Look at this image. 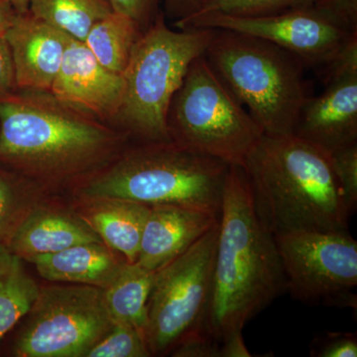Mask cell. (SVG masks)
I'll return each mask as SVG.
<instances>
[{"mask_svg":"<svg viewBox=\"0 0 357 357\" xmlns=\"http://www.w3.org/2000/svg\"><path fill=\"white\" fill-rule=\"evenodd\" d=\"M162 0H109L112 10L124 14L138 23L143 31L158 15Z\"/></svg>","mask_w":357,"mask_h":357,"instance_id":"obj_28","label":"cell"},{"mask_svg":"<svg viewBox=\"0 0 357 357\" xmlns=\"http://www.w3.org/2000/svg\"><path fill=\"white\" fill-rule=\"evenodd\" d=\"M274 237L294 299L356 309L357 243L349 230H295Z\"/></svg>","mask_w":357,"mask_h":357,"instance_id":"obj_10","label":"cell"},{"mask_svg":"<svg viewBox=\"0 0 357 357\" xmlns=\"http://www.w3.org/2000/svg\"><path fill=\"white\" fill-rule=\"evenodd\" d=\"M17 14L9 0H0V35H6Z\"/></svg>","mask_w":357,"mask_h":357,"instance_id":"obj_32","label":"cell"},{"mask_svg":"<svg viewBox=\"0 0 357 357\" xmlns=\"http://www.w3.org/2000/svg\"><path fill=\"white\" fill-rule=\"evenodd\" d=\"M311 356L356 357L357 337L354 333H326L312 340Z\"/></svg>","mask_w":357,"mask_h":357,"instance_id":"obj_27","label":"cell"},{"mask_svg":"<svg viewBox=\"0 0 357 357\" xmlns=\"http://www.w3.org/2000/svg\"><path fill=\"white\" fill-rule=\"evenodd\" d=\"M314 6L352 32H357V0H319Z\"/></svg>","mask_w":357,"mask_h":357,"instance_id":"obj_29","label":"cell"},{"mask_svg":"<svg viewBox=\"0 0 357 357\" xmlns=\"http://www.w3.org/2000/svg\"><path fill=\"white\" fill-rule=\"evenodd\" d=\"M321 70L325 89L305 100L293 135L330 154L357 143V35Z\"/></svg>","mask_w":357,"mask_h":357,"instance_id":"obj_12","label":"cell"},{"mask_svg":"<svg viewBox=\"0 0 357 357\" xmlns=\"http://www.w3.org/2000/svg\"><path fill=\"white\" fill-rule=\"evenodd\" d=\"M27 314L16 356L84 357L114 324L103 289L83 284L40 289Z\"/></svg>","mask_w":357,"mask_h":357,"instance_id":"obj_9","label":"cell"},{"mask_svg":"<svg viewBox=\"0 0 357 357\" xmlns=\"http://www.w3.org/2000/svg\"><path fill=\"white\" fill-rule=\"evenodd\" d=\"M56 100L0 95V166L18 174L66 175L98 161L114 135Z\"/></svg>","mask_w":357,"mask_h":357,"instance_id":"obj_3","label":"cell"},{"mask_svg":"<svg viewBox=\"0 0 357 357\" xmlns=\"http://www.w3.org/2000/svg\"><path fill=\"white\" fill-rule=\"evenodd\" d=\"M319 0H204L198 13H218L256 17L314 6ZM195 14V15H196Z\"/></svg>","mask_w":357,"mask_h":357,"instance_id":"obj_23","label":"cell"},{"mask_svg":"<svg viewBox=\"0 0 357 357\" xmlns=\"http://www.w3.org/2000/svg\"><path fill=\"white\" fill-rule=\"evenodd\" d=\"M215 28L174 31L162 11L136 42L124 70L126 96L119 119L141 142L170 140L167 115L190 66L204 55Z\"/></svg>","mask_w":357,"mask_h":357,"instance_id":"obj_6","label":"cell"},{"mask_svg":"<svg viewBox=\"0 0 357 357\" xmlns=\"http://www.w3.org/2000/svg\"><path fill=\"white\" fill-rule=\"evenodd\" d=\"M211 69L267 135H290L309 98L297 56L266 40L215 29L204 54Z\"/></svg>","mask_w":357,"mask_h":357,"instance_id":"obj_5","label":"cell"},{"mask_svg":"<svg viewBox=\"0 0 357 357\" xmlns=\"http://www.w3.org/2000/svg\"><path fill=\"white\" fill-rule=\"evenodd\" d=\"M155 273L137 262H126L114 282L103 290L112 321L130 324L144 333L147 304Z\"/></svg>","mask_w":357,"mask_h":357,"instance_id":"obj_19","label":"cell"},{"mask_svg":"<svg viewBox=\"0 0 357 357\" xmlns=\"http://www.w3.org/2000/svg\"><path fill=\"white\" fill-rule=\"evenodd\" d=\"M330 159L352 215L357 206V143L335 150L330 153Z\"/></svg>","mask_w":357,"mask_h":357,"instance_id":"obj_26","label":"cell"},{"mask_svg":"<svg viewBox=\"0 0 357 357\" xmlns=\"http://www.w3.org/2000/svg\"><path fill=\"white\" fill-rule=\"evenodd\" d=\"M285 292V274L275 237L256 215L243 167L229 166L210 298L191 337L217 344L222 357L223 345L243 340L246 324Z\"/></svg>","mask_w":357,"mask_h":357,"instance_id":"obj_1","label":"cell"},{"mask_svg":"<svg viewBox=\"0 0 357 357\" xmlns=\"http://www.w3.org/2000/svg\"><path fill=\"white\" fill-rule=\"evenodd\" d=\"M218 236V222L155 273L144 330L151 356L172 352L198 330L210 298Z\"/></svg>","mask_w":357,"mask_h":357,"instance_id":"obj_8","label":"cell"},{"mask_svg":"<svg viewBox=\"0 0 357 357\" xmlns=\"http://www.w3.org/2000/svg\"><path fill=\"white\" fill-rule=\"evenodd\" d=\"M40 276L52 282H70L105 290L116 278L126 260L119 259L103 243L77 244L58 252L28 258Z\"/></svg>","mask_w":357,"mask_h":357,"instance_id":"obj_17","label":"cell"},{"mask_svg":"<svg viewBox=\"0 0 357 357\" xmlns=\"http://www.w3.org/2000/svg\"><path fill=\"white\" fill-rule=\"evenodd\" d=\"M167 128L171 140L229 166L243 167L264 134L204 55L194 60L174 95Z\"/></svg>","mask_w":357,"mask_h":357,"instance_id":"obj_7","label":"cell"},{"mask_svg":"<svg viewBox=\"0 0 357 357\" xmlns=\"http://www.w3.org/2000/svg\"><path fill=\"white\" fill-rule=\"evenodd\" d=\"M91 243L102 241L81 215L41 208L26 213L6 246L26 260Z\"/></svg>","mask_w":357,"mask_h":357,"instance_id":"obj_16","label":"cell"},{"mask_svg":"<svg viewBox=\"0 0 357 357\" xmlns=\"http://www.w3.org/2000/svg\"><path fill=\"white\" fill-rule=\"evenodd\" d=\"M18 14L28 13L29 0H9Z\"/></svg>","mask_w":357,"mask_h":357,"instance_id":"obj_33","label":"cell"},{"mask_svg":"<svg viewBox=\"0 0 357 357\" xmlns=\"http://www.w3.org/2000/svg\"><path fill=\"white\" fill-rule=\"evenodd\" d=\"M142 33L132 18L112 10L91 27L84 43L103 67L123 75Z\"/></svg>","mask_w":357,"mask_h":357,"instance_id":"obj_20","label":"cell"},{"mask_svg":"<svg viewBox=\"0 0 357 357\" xmlns=\"http://www.w3.org/2000/svg\"><path fill=\"white\" fill-rule=\"evenodd\" d=\"M112 11L109 0H29L28 6L31 15L81 42Z\"/></svg>","mask_w":357,"mask_h":357,"instance_id":"obj_22","label":"cell"},{"mask_svg":"<svg viewBox=\"0 0 357 357\" xmlns=\"http://www.w3.org/2000/svg\"><path fill=\"white\" fill-rule=\"evenodd\" d=\"M26 213V202L17 175L0 166V244L7 245Z\"/></svg>","mask_w":357,"mask_h":357,"instance_id":"obj_25","label":"cell"},{"mask_svg":"<svg viewBox=\"0 0 357 357\" xmlns=\"http://www.w3.org/2000/svg\"><path fill=\"white\" fill-rule=\"evenodd\" d=\"M16 89L50 91L72 37L29 13L17 14L6 33Z\"/></svg>","mask_w":357,"mask_h":357,"instance_id":"obj_14","label":"cell"},{"mask_svg":"<svg viewBox=\"0 0 357 357\" xmlns=\"http://www.w3.org/2000/svg\"><path fill=\"white\" fill-rule=\"evenodd\" d=\"M218 220L220 215L210 211L178 204H152L136 262L157 271L191 248Z\"/></svg>","mask_w":357,"mask_h":357,"instance_id":"obj_15","label":"cell"},{"mask_svg":"<svg viewBox=\"0 0 357 357\" xmlns=\"http://www.w3.org/2000/svg\"><path fill=\"white\" fill-rule=\"evenodd\" d=\"M39 291L23 259L0 244V342L31 310Z\"/></svg>","mask_w":357,"mask_h":357,"instance_id":"obj_21","label":"cell"},{"mask_svg":"<svg viewBox=\"0 0 357 357\" xmlns=\"http://www.w3.org/2000/svg\"><path fill=\"white\" fill-rule=\"evenodd\" d=\"M169 17L176 22L191 17L198 13L203 6L204 0H162Z\"/></svg>","mask_w":357,"mask_h":357,"instance_id":"obj_31","label":"cell"},{"mask_svg":"<svg viewBox=\"0 0 357 357\" xmlns=\"http://www.w3.org/2000/svg\"><path fill=\"white\" fill-rule=\"evenodd\" d=\"M144 333L130 324L115 321L112 330L88 352L86 357H148Z\"/></svg>","mask_w":357,"mask_h":357,"instance_id":"obj_24","label":"cell"},{"mask_svg":"<svg viewBox=\"0 0 357 357\" xmlns=\"http://www.w3.org/2000/svg\"><path fill=\"white\" fill-rule=\"evenodd\" d=\"M176 25L180 29L215 28L258 37L297 56L305 67L319 70L330 64L357 35L314 6L256 17L201 13Z\"/></svg>","mask_w":357,"mask_h":357,"instance_id":"obj_11","label":"cell"},{"mask_svg":"<svg viewBox=\"0 0 357 357\" xmlns=\"http://www.w3.org/2000/svg\"><path fill=\"white\" fill-rule=\"evenodd\" d=\"M243 169L256 215L274 236L347 230L351 213L325 150L293 134H263Z\"/></svg>","mask_w":357,"mask_h":357,"instance_id":"obj_2","label":"cell"},{"mask_svg":"<svg viewBox=\"0 0 357 357\" xmlns=\"http://www.w3.org/2000/svg\"><path fill=\"white\" fill-rule=\"evenodd\" d=\"M88 199L79 215L112 250L121 253L128 263L137 261L150 206L126 199Z\"/></svg>","mask_w":357,"mask_h":357,"instance_id":"obj_18","label":"cell"},{"mask_svg":"<svg viewBox=\"0 0 357 357\" xmlns=\"http://www.w3.org/2000/svg\"><path fill=\"white\" fill-rule=\"evenodd\" d=\"M229 165L173 140L146 141L83 189L86 199L170 204L220 215Z\"/></svg>","mask_w":357,"mask_h":357,"instance_id":"obj_4","label":"cell"},{"mask_svg":"<svg viewBox=\"0 0 357 357\" xmlns=\"http://www.w3.org/2000/svg\"><path fill=\"white\" fill-rule=\"evenodd\" d=\"M126 79L103 67L84 42L72 38L51 86L52 96L77 110L102 117H119Z\"/></svg>","mask_w":357,"mask_h":357,"instance_id":"obj_13","label":"cell"},{"mask_svg":"<svg viewBox=\"0 0 357 357\" xmlns=\"http://www.w3.org/2000/svg\"><path fill=\"white\" fill-rule=\"evenodd\" d=\"M15 89L13 55L6 35H0V95Z\"/></svg>","mask_w":357,"mask_h":357,"instance_id":"obj_30","label":"cell"}]
</instances>
